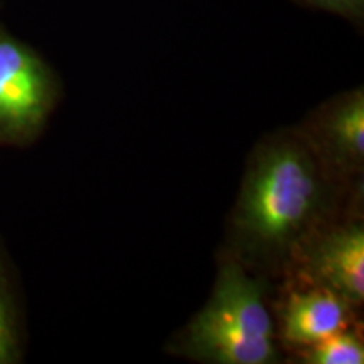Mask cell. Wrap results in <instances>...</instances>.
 I'll use <instances>...</instances> for the list:
<instances>
[{"label":"cell","instance_id":"1","mask_svg":"<svg viewBox=\"0 0 364 364\" xmlns=\"http://www.w3.org/2000/svg\"><path fill=\"white\" fill-rule=\"evenodd\" d=\"M329 169L311 140L284 135L252 159L235 211V235L250 258L277 262L316 230L329 209Z\"/></svg>","mask_w":364,"mask_h":364},{"label":"cell","instance_id":"2","mask_svg":"<svg viewBox=\"0 0 364 364\" xmlns=\"http://www.w3.org/2000/svg\"><path fill=\"white\" fill-rule=\"evenodd\" d=\"M181 349L204 363H275L279 353L262 282L240 262L223 265L211 299L186 327Z\"/></svg>","mask_w":364,"mask_h":364},{"label":"cell","instance_id":"3","mask_svg":"<svg viewBox=\"0 0 364 364\" xmlns=\"http://www.w3.org/2000/svg\"><path fill=\"white\" fill-rule=\"evenodd\" d=\"M58 93L48 63L0 26V144L31 142L51 115Z\"/></svg>","mask_w":364,"mask_h":364},{"label":"cell","instance_id":"4","mask_svg":"<svg viewBox=\"0 0 364 364\" xmlns=\"http://www.w3.org/2000/svg\"><path fill=\"white\" fill-rule=\"evenodd\" d=\"M306 270L312 285L338 294L351 306L364 300V228L359 221L317 238L307 250Z\"/></svg>","mask_w":364,"mask_h":364},{"label":"cell","instance_id":"5","mask_svg":"<svg viewBox=\"0 0 364 364\" xmlns=\"http://www.w3.org/2000/svg\"><path fill=\"white\" fill-rule=\"evenodd\" d=\"M311 140L327 169L358 174L364 162V95L346 93L318 118L316 139Z\"/></svg>","mask_w":364,"mask_h":364},{"label":"cell","instance_id":"6","mask_svg":"<svg viewBox=\"0 0 364 364\" xmlns=\"http://www.w3.org/2000/svg\"><path fill=\"white\" fill-rule=\"evenodd\" d=\"M351 304L324 287L314 285L289 297L282 317V336L289 344L311 348L349 324Z\"/></svg>","mask_w":364,"mask_h":364},{"label":"cell","instance_id":"7","mask_svg":"<svg viewBox=\"0 0 364 364\" xmlns=\"http://www.w3.org/2000/svg\"><path fill=\"white\" fill-rule=\"evenodd\" d=\"M306 361L311 364H363L364 346L356 332H336L321 343L307 348Z\"/></svg>","mask_w":364,"mask_h":364},{"label":"cell","instance_id":"8","mask_svg":"<svg viewBox=\"0 0 364 364\" xmlns=\"http://www.w3.org/2000/svg\"><path fill=\"white\" fill-rule=\"evenodd\" d=\"M19 358L21 339L16 304H14L6 268L0 262V364L17 363Z\"/></svg>","mask_w":364,"mask_h":364},{"label":"cell","instance_id":"9","mask_svg":"<svg viewBox=\"0 0 364 364\" xmlns=\"http://www.w3.org/2000/svg\"><path fill=\"white\" fill-rule=\"evenodd\" d=\"M302 6L338 14L344 19L361 24L364 17V0H297Z\"/></svg>","mask_w":364,"mask_h":364}]
</instances>
